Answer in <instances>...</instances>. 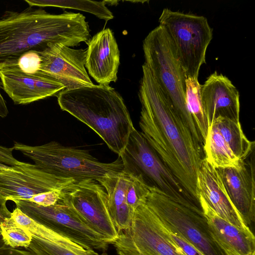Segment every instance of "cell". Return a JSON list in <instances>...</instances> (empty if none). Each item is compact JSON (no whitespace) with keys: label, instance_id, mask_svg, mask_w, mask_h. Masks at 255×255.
Instances as JSON below:
<instances>
[{"label":"cell","instance_id":"13","mask_svg":"<svg viewBox=\"0 0 255 255\" xmlns=\"http://www.w3.org/2000/svg\"><path fill=\"white\" fill-rule=\"evenodd\" d=\"M2 89L15 104H27L52 96L65 89L60 82L40 71L26 73L16 65L0 69Z\"/></svg>","mask_w":255,"mask_h":255},{"label":"cell","instance_id":"35","mask_svg":"<svg viewBox=\"0 0 255 255\" xmlns=\"http://www.w3.org/2000/svg\"><path fill=\"white\" fill-rule=\"evenodd\" d=\"M1 85V83L0 82V118H4L8 115V111L5 101L0 93V89L2 88Z\"/></svg>","mask_w":255,"mask_h":255},{"label":"cell","instance_id":"22","mask_svg":"<svg viewBox=\"0 0 255 255\" xmlns=\"http://www.w3.org/2000/svg\"><path fill=\"white\" fill-rule=\"evenodd\" d=\"M204 158L217 169L239 168L243 160L233 152L222 134L213 125L208 127L203 146Z\"/></svg>","mask_w":255,"mask_h":255},{"label":"cell","instance_id":"18","mask_svg":"<svg viewBox=\"0 0 255 255\" xmlns=\"http://www.w3.org/2000/svg\"><path fill=\"white\" fill-rule=\"evenodd\" d=\"M197 190L220 217L241 229H250L232 203L218 170L205 158L198 173Z\"/></svg>","mask_w":255,"mask_h":255},{"label":"cell","instance_id":"8","mask_svg":"<svg viewBox=\"0 0 255 255\" xmlns=\"http://www.w3.org/2000/svg\"><path fill=\"white\" fill-rule=\"evenodd\" d=\"M145 204L167 229L204 255H227L213 236L203 214L172 200L155 187L149 188Z\"/></svg>","mask_w":255,"mask_h":255},{"label":"cell","instance_id":"33","mask_svg":"<svg viewBox=\"0 0 255 255\" xmlns=\"http://www.w3.org/2000/svg\"><path fill=\"white\" fill-rule=\"evenodd\" d=\"M13 149L0 145V163L12 166L16 165L20 161L16 160L12 154Z\"/></svg>","mask_w":255,"mask_h":255},{"label":"cell","instance_id":"34","mask_svg":"<svg viewBox=\"0 0 255 255\" xmlns=\"http://www.w3.org/2000/svg\"><path fill=\"white\" fill-rule=\"evenodd\" d=\"M6 200L0 195V223L5 218L10 217L11 212L7 209L6 202Z\"/></svg>","mask_w":255,"mask_h":255},{"label":"cell","instance_id":"25","mask_svg":"<svg viewBox=\"0 0 255 255\" xmlns=\"http://www.w3.org/2000/svg\"><path fill=\"white\" fill-rule=\"evenodd\" d=\"M185 84L187 107L204 143L208 132V125L201 100L202 85L200 84L198 79L191 78L186 79Z\"/></svg>","mask_w":255,"mask_h":255},{"label":"cell","instance_id":"2","mask_svg":"<svg viewBox=\"0 0 255 255\" xmlns=\"http://www.w3.org/2000/svg\"><path fill=\"white\" fill-rule=\"evenodd\" d=\"M90 37L88 23L80 13L54 14L31 7L6 11L0 18V69L15 65L29 51L40 52L55 44H87Z\"/></svg>","mask_w":255,"mask_h":255},{"label":"cell","instance_id":"24","mask_svg":"<svg viewBox=\"0 0 255 255\" xmlns=\"http://www.w3.org/2000/svg\"><path fill=\"white\" fill-rule=\"evenodd\" d=\"M25 1L30 7L54 6L62 8H73L91 13L106 21L114 18L113 14L106 6L105 0H25Z\"/></svg>","mask_w":255,"mask_h":255},{"label":"cell","instance_id":"4","mask_svg":"<svg viewBox=\"0 0 255 255\" xmlns=\"http://www.w3.org/2000/svg\"><path fill=\"white\" fill-rule=\"evenodd\" d=\"M144 64L150 71L166 101L203 146V141L186 103V77L173 43L161 26L154 28L143 41Z\"/></svg>","mask_w":255,"mask_h":255},{"label":"cell","instance_id":"10","mask_svg":"<svg viewBox=\"0 0 255 255\" xmlns=\"http://www.w3.org/2000/svg\"><path fill=\"white\" fill-rule=\"evenodd\" d=\"M16 207L35 222L88 249L105 252L110 244L100 234L83 223L67 205L58 201L42 206L27 200L13 199Z\"/></svg>","mask_w":255,"mask_h":255},{"label":"cell","instance_id":"1","mask_svg":"<svg viewBox=\"0 0 255 255\" xmlns=\"http://www.w3.org/2000/svg\"><path fill=\"white\" fill-rule=\"evenodd\" d=\"M138 97L141 132L185 190L199 202L197 179L203 146L166 101L143 64Z\"/></svg>","mask_w":255,"mask_h":255},{"label":"cell","instance_id":"5","mask_svg":"<svg viewBox=\"0 0 255 255\" xmlns=\"http://www.w3.org/2000/svg\"><path fill=\"white\" fill-rule=\"evenodd\" d=\"M12 148L31 159L41 170L77 182L91 179L99 182L108 175L123 171L120 156L112 162H102L87 150L64 146L55 141L36 146L15 141Z\"/></svg>","mask_w":255,"mask_h":255},{"label":"cell","instance_id":"15","mask_svg":"<svg viewBox=\"0 0 255 255\" xmlns=\"http://www.w3.org/2000/svg\"><path fill=\"white\" fill-rule=\"evenodd\" d=\"M201 100L208 127L218 117L240 122V94L231 81L215 71L201 86Z\"/></svg>","mask_w":255,"mask_h":255},{"label":"cell","instance_id":"9","mask_svg":"<svg viewBox=\"0 0 255 255\" xmlns=\"http://www.w3.org/2000/svg\"><path fill=\"white\" fill-rule=\"evenodd\" d=\"M59 201L110 244L118 238L119 233L109 212L107 192L97 181L86 179L74 182L62 191Z\"/></svg>","mask_w":255,"mask_h":255},{"label":"cell","instance_id":"17","mask_svg":"<svg viewBox=\"0 0 255 255\" xmlns=\"http://www.w3.org/2000/svg\"><path fill=\"white\" fill-rule=\"evenodd\" d=\"M85 67L99 84L109 85L118 79L120 50L112 30L104 28L87 43Z\"/></svg>","mask_w":255,"mask_h":255},{"label":"cell","instance_id":"27","mask_svg":"<svg viewBox=\"0 0 255 255\" xmlns=\"http://www.w3.org/2000/svg\"><path fill=\"white\" fill-rule=\"evenodd\" d=\"M149 193V188L143 182L130 177L127 191V201L133 213L138 207L145 203Z\"/></svg>","mask_w":255,"mask_h":255},{"label":"cell","instance_id":"19","mask_svg":"<svg viewBox=\"0 0 255 255\" xmlns=\"http://www.w3.org/2000/svg\"><path fill=\"white\" fill-rule=\"evenodd\" d=\"M199 200L213 236L227 255H255V238L250 229H241L220 217L200 195Z\"/></svg>","mask_w":255,"mask_h":255},{"label":"cell","instance_id":"26","mask_svg":"<svg viewBox=\"0 0 255 255\" xmlns=\"http://www.w3.org/2000/svg\"><path fill=\"white\" fill-rule=\"evenodd\" d=\"M0 229L5 244L13 248L26 249L32 241L31 233L18 226L10 217L0 222Z\"/></svg>","mask_w":255,"mask_h":255},{"label":"cell","instance_id":"7","mask_svg":"<svg viewBox=\"0 0 255 255\" xmlns=\"http://www.w3.org/2000/svg\"><path fill=\"white\" fill-rule=\"evenodd\" d=\"M159 22L173 43L186 78L198 79L201 66L206 64V51L213 37L207 19L165 8Z\"/></svg>","mask_w":255,"mask_h":255},{"label":"cell","instance_id":"3","mask_svg":"<svg viewBox=\"0 0 255 255\" xmlns=\"http://www.w3.org/2000/svg\"><path fill=\"white\" fill-rule=\"evenodd\" d=\"M57 101L66 111L93 130L119 155L134 128L121 95L109 85L64 89Z\"/></svg>","mask_w":255,"mask_h":255},{"label":"cell","instance_id":"6","mask_svg":"<svg viewBox=\"0 0 255 255\" xmlns=\"http://www.w3.org/2000/svg\"><path fill=\"white\" fill-rule=\"evenodd\" d=\"M119 156L123 171L130 177L142 181L149 189L157 188L172 200L203 214L200 203L185 190L141 131L133 129Z\"/></svg>","mask_w":255,"mask_h":255},{"label":"cell","instance_id":"30","mask_svg":"<svg viewBox=\"0 0 255 255\" xmlns=\"http://www.w3.org/2000/svg\"><path fill=\"white\" fill-rule=\"evenodd\" d=\"M62 191H50L36 194L28 200L42 206H50L55 205L60 199Z\"/></svg>","mask_w":255,"mask_h":255},{"label":"cell","instance_id":"21","mask_svg":"<svg viewBox=\"0 0 255 255\" xmlns=\"http://www.w3.org/2000/svg\"><path fill=\"white\" fill-rule=\"evenodd\" d=\"M130 177L123 171L108 175L99 182L105 188L108 197L109 212L119 233L128 229L133 213L127 201V191Z\"/></svg>","mask_w":255,"mask_h":255},{"label":"cell","instance_id":"23","mask_svg":"<svg viewBox=\"0 0 255 255\" xmlns=\"http://www.w3.org/2000/svg\"><path fill=\"white\" fill-rule=\"evenodd\" d=\"M211 125L217 128L234 154L241 160L246 159L254 152L255 142L246 137L240 122L219 117Z\"/></svg>","mask_w":255,"mask_h":255},{"label":"cell","instance_id":"16","mask_svg":"<svg viewBox=\"0 0 255 255\" xmlns=\"http://www.w3.org/2000/svg\"><path fill=\"white\" fill-rule=\"evenodd\" d=\"M247 159L242 161L239 168L217 169L232 203L245 224L250 228L255 219L254 153L250 160Z\"/></svg>","mask_w":255,"mask_h":255},{"label":"cell","instance_id":"32","mask_svg":"<svg viewBox=\"0 0 255 255\" xmlns=\"http://www.w3.org/2000/svg\"><path fill=\"white\" fill-rule=\"evenodd\" d=\"M0 255H32L25 249L13 248L6 245L3 240L0 229Z\"/></svg>","mask_w":255,"mask_h":255},{"label":"cell","instance_id":"20","mask_svg":"<svg viewBox=\"0 0 255 255\" xmlns=\"http://www.w3.org/2000/svg\"><path fill=\"white\" fill-rule=\"evenodd\" d=\"M32 236L25 249L32 255H108L88 249L71 239L37 222L28 231Z\"/></svg>","mask_w":255,"mask_h":255},{"label":"cell","instance_id":"36","mask_svg":"<svg viewBox=\"0 0 255 255\" xmlns=\"http://www.w3.org/2000/svg\"></svg>","mask_w":255,"mask_h":255},{"label":"cell","instance_id":"29","mask_svg":"<svg viewBox=\"0 0 255 255\" xmlns=\"http://www.w3.org/2000/svg\"><path fill=\"white\" fill-rule=\"evenodd\" d=\"M160 223L163 233L167 239L184 255H204L191 244L167 229L160 221Z\"/></svg>","mask_w":255,"mask_h":255},{"label":"cell","instance_id":"12","mask_svg":"<svg viewBox=\"0 0 255 255\" xmlns=\"http://www.w3.org/2000/svg\"><path fill=\"white\" fill-rule=\"evenodd\" d=\"M38 52L41 61L39 71L62 83L65 89L94 85L86 70L87 49L55 44Z\"/></svg>","mask_w":255,"mask_h":255},{"label":"cell","instance_id":"14","mask_svg":"<svg viewBox=\"0 0 255 255\" xmlns=\"http://www.w3.org/2000/svg\"><path fill=\"white\" fill-rule=\"evenodd\" d=\"M126 236L141 255H184L167 239L159 219L145 203L134 211Z\"/></svg>","mask_w":255,"mask_h":255},{"label":"cell","instance_id":"11","mask_svg":"<svg viewBox=\"0 0 255 255\" xmlns=\"http://www.w3.org/2000/svg\"><path fill=\"white\" fill-rule=\"evenodd\" d=\"M75 182L46 173L34 164L20 161L6 166L0 163V195L6 201L28 200L41 193L62 191Z\"/></svg>","mask_w":255,"mask_h":255},{"label":"cell","instance_id":"31","mask_svg":"<svg viewBox=\"0 0 255 255\" xmlns=\"http://www.w3.org/2000/svg\"><path fill=\"white\" fill-rule=\"evenodd\" d=\"M112 244L114 245L118 255H141L123 231L120 232L118 238Z\"/></svg>","mask_w":255,"mask_h":255},{"label":"cell","instance_id":"28","mask_svg":"<svg viewBox=\"0 0 255 255\" xmlns=\"http://www.w3.org/2000/svg\"><path fill=\"white\" fill-rule=\"evenodd\" d=\"M41 61L38 51L30 50L23 54L14 65L26 73L33 74L39 71Z\"/></svg>","mask_w":255,"mask_h":255}]
</instances>
